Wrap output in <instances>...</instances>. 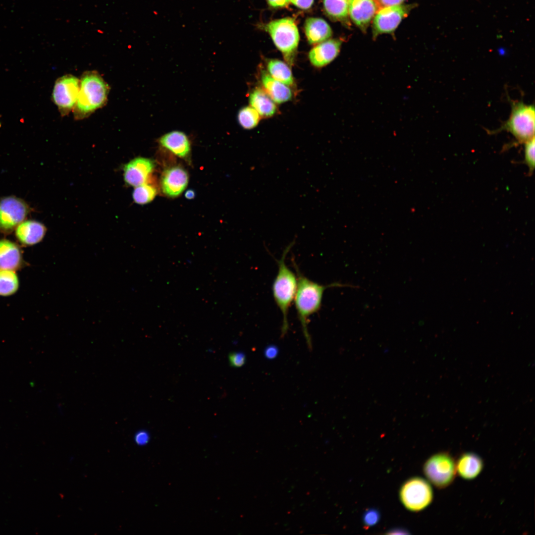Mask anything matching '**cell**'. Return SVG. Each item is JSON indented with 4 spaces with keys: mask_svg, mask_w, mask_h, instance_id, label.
<instances>
[{
    "mask_svg": "<svg viewBox=\"0 0 535 535\" xmlns=\"http://www.w3.org/2000/svg\"><path fill=\"white\" fill-rule=\"evenodd\" d=\"M298 283L295 296V306L298 319L308 342L310 344V337L307 325L309 318L321 309L323 294L326 289L331 287H351L349 284L334 282L328 285H322L313 281L303 275L294 264Z\"/></svg>",
    "mask_w": 535,
    "mask_h": 535,
    "instance_id": "6da1fadb",
    "label": "cell"
},
{
    "mask_svg": "<svg viewBox=\"0 0 535 535\" xmlns=\"http://www.w3.org/2000/svg\"><path fill=\"white\" fill-rule=\"evenodd\" d=\"M109 87L97 72H85L80 79V88L73 109L75 119H83L107 102Z\"/></svg>",
    "mask_w": 535,
    "mask_h": 535,
    "instance_id": "7a4b0ae2",
    "label": "cell"
},
{
    "mask_svg": "<svg viewBox=\"0 0 535 535\" xmlns=\"http://www.w3.org/2000/svg\"><path fill=\"white\" fill-rule=\"evenodd\" d=\"M292 246L291 244L287 246L280 259L277 260L278 270L272 287L274 301L282 314V335H284L288 329V311L295 297L298 283L297 275L288 267L285 262Z\"/></svg>",
    "mask_w": 535,
    "mask_h": 535,
    "instance_id": "3957f363",
    "label": "cell"
},
{
    "mask_svg": "<svg viewBox=\"0 0 535 535\" xmlns=\"http://www.w3.org/2000/svg\"><path fill=\"white\" fill-rule=\"evenodd\" d=\"M265 28L276 48L282 53L287 64H292L300 39L294 20L289 17L273 20Z\"/></svg>",
    "mask_w": 535,
    "mask_h": 535,
    "instance_id": "277c9868",
    "label": "cell"
},
{
    "mask_svg": "<svg viewBox=\"0 0 535 535\" xmlns=\"http://www.w3.org/2000/svg\"><path fill=\"white\" fill-rule=\"evenodd\" d=\"M535 111L534 105L522 102L511 104V111L508 119L497 131L506 130L517 140L525 143L535 138Z\"/></svg>",
    "mask_w": 535,
    "mask_h": 535,
    "instance_id": "5b68a950",
    "label": "cell"
},
{
    "mask_svg": "<svg viewBox=\"0 0 535 535\" xmlns=\"http://www.w3.org/2000/svg\"><path fill=\"white\" fill-rule=\"evenodd\" d=\"M400 499L404 506L411 511H420L431 502L432 490L424 479L415 477L406 481L401 488Z\"/></svg>",
    "mask_w": 535,
    "mask_h": 535,
    "instance_id": "8992f818",
    "label": "cell"
},
{
    "mask_svg": "<svg viewBox=\"0 0 535 535\" xmlns=\"http://www.w3.org/2000/svg\"><path fill=\"white\" fill-rule=\"evenodd\" d=\"M424 470L425 475L433 485L443 488L449 485L454 479L456 463L448 453H439L427 461Z\"/></svg>",
    "mask_w": 535,
    "mask_h": 535,
    "instance_id": "52a82bcc",
    "label": "cell"
},
{
    "mask_svg": "<svg viewBox=\"0 0 535 535\" xmlns=\"http://www.w3.org/2000/svg\"><path fill=\"white\" fill-rule=\"evenodd\" d=\"M79 88L80 79L71 74L63 75L55 81L52 99L62 116L73 110L77 102Z\"/></svg>",
    "mask_w": 535,
    "mask_h": 535,
    "instance_id": "ba28073f",
    "label": "cell"
},
{
    "mask_svg": "<svg viewBox=\"0 0 535 535\" xmlns=\"http://www.w3.org/2000/svg\"><path fill=\"white\" fill-rule=\"evenodd\" d=\"M28 204L15 196L0 199V231L11 232L25 220L30 212Z\"/></svg>",
    "mask_w": 535,
    "mask_h": 535,
    "instance_id": "9c48e42d",
    "label": "cell"
},
{
    "mask_svg": "<svg viewBox=\"0 0 535 535\" xmlns=\"http://www.w3.org/2000/svg\"><path fill=\"white\" fill-rule=\"evenodd\" d=\"M411 7L406 5L385 6L379 9L373 21V36L392 32L407 15Z\"/></svg>",
    "mask_w": 535,
    "mask_h": 535,
    "instance_id": "30bf717a",
    "label": "cell"
},
{
    "mask_svg": "<svg viewBox=\"0 0 535 535\" xmlns=\"http://www.w3.org/2000/svg\"><path fill=\"white\" fill-rule=\"evenodd\" d=\"M154 161L148 158L138 157L126 163L123 168L125 183L136 187L146 182L155 167Z\"/></svg>",
    "mask_w": 535,
    "mask_h": 535,
    "instance_id": "8fae6325",
    "label": "cell"
},
{
    "mask_svg": "<svg viewBox=\"0 0 535 535\" xmlns=\"http://www.w3.org/2000/svg\"><path fill=\"white\" fill-rule=\"evenodd\" d=\"M188 180V174L182 167L178 166L170 167L162 174L161 190L169 197H176L185 190Z\"/></svg>",
    "mask_w": 535,
    "mask_h": 535,
    "instance_id": "7c38bea8",
    "label": "cell"
},
{
    "mask_svg": "<svg viewBox=\"0 0 535 535\" xmlns=\"http://www.w3.org/2000/svg\"><path fill=\"white\" fill-rule=\"evenodd\" d=\"M379 10L376 0H349L348 14L354 23L363 31Z\"/></svg>",
    "mask_w": 535,
    "mask_h": 535,
    "instance_id": "4fadbf2b",
    "label": "cell"
},
{
    "mask_svg": "<svg viewBox=\"0 0 535 535\" xmlns=\"http://www.w3.org/2000/svg\"><path fill=\"white\" fill-rule=\"evenodd\" d=\"M341 41L337 39L326 40L314 47L309 53V59L315 67L321 68L332 61L340 52Z\"/></svg>",
    "mask_w": 535,
    "mask_h": 535,
    "instance_id": "5bb4252c",
    "label": "cell"
},
{
    "mask_svg": "<svg viewBox=\"0 0 535 535\" xmlns=\"http://www.w3.org/2000/svg\"><path fill=\"white\" fill-rule=\"evenodd\" d=\"M47 231L42 223L34 220H24L15 228V236L23 244L35 245L44 238Z\"/></svg>",
    "mask_w": 535,
    "mask_h": 535,
    "instance_id": "9a60e30c",
    "label": "cell"
},
{
    "mask_svg": "<svg viewBox=\"0 0 535 535\" xmlns=\"http://www.w3.org/2000/svg\"><path fill=\"white\" fill-rule=\"evenodd\" d=\"M261 81L262 89L275 103H283L292 99L293 94L289 87L275 80L268 72H262Z\"/></svg>",
    "mask_w": 535,
    "mask_h": 535,
    "instance_id": "2e32d148",
    "label": "cell"
},
{
    "mask_svg": "<svg viewBox=\"0 0 535 535\" xmlns=\"http://www.w3.org/2000/svg\"><path fill=\"white\" fill-rule=\"evenodd\" d=\"M160 144L180 158H185L190 153V141L185 133L179 131H172L159 139Z\"/></svg>",
    "mask_w": 535,
    "mask_h": 535,
    "instance_id": "e0dca14e",
    "label": "cell"
},
{
    "mask_svg": "<svg viewBox=\"0 0 535 535\" xmlns=\"http://www.w3.org/2000/svg\"><path fill=\"white\" fill-rule=\"evenodd\" d=\"M22 254L19 247L15 243L0 239V269L15 270L22 263Z\"/></svg>",
    "mask_w": 535,
    "mask_h": 535,
    "instance_id": "ac0fdd59",
    "label": "cell"
},
{
    "mask_svg": "<svg viewBox=\"0 0 535 535\" xmlns=\"http://www.w3.org/2000/svg\"><path fill=\"white\" fill-rule=\"evenodd\" d=\"M306 37L310 44H317L324 42L332 35L329 25L323 19L320 18H308L305 24Z\"/></svg>",
    "mask_w": 535,
    "mask_h": 535,
    "instance_id": "d6986e66",
    "label": "cell"
},
{
    "mask_svg": "<svg viewBox=\"0 0 535 535\" xmlns=\"http://www.w3.org/2000/svg\"><path fill=\"white\" fill-rule=\"evenodd\" d=\"M250 106L253 107L261 117L268 118L274 115L277 111L275 103L262 88H256L249 96Z\"/></svg>",
    "mask_w": 535,
    "mask_h": 535,
    "instance_id": "ffe728a7",
    "label": "cell"
},
{
    "mask_svg": "<svg viewBox=\"0 0 535 535\" xmlns=\"http://www.w3.org/2000/svg\"><path fill=\"white\" fill-rule=\"evenodd\" d=\"M456 471L466 480H472L477 477L483 468V463L478 455L471 453L463 454L456 464Z\"/></svg>",
    "mask_w": 535,
    "mask_h": 535,
    "instance_id": "44dd1931",
    "label": "cell"
},
{
    "mask_svg": "<svg viewBox=\"0 0 535 535\" xmlns=\"http://www.w3.org/2000/svg\"><path fill=\"white\" fill-rule=\"evenodd\" d=\"M268 73L275 80L288 86L294 84V79L288 64L282 60L272 59L267 62Z\"/></svg>",
    "mask_w": 535,
    "mask_h": 535,
    "instance_id": "7402d4cb",
    "label": "cell"
},
{
    "mask_svg": "<svg viewBox=\"0 0 535 535\" xmlns=\"http://www.w3.org/2000/svg\"><path fill=\"white\" fill-rule=\"evenodd\" d=\"M18 287L19 280L14 271L0 269V295H11L17 291Z\"/></svg>",
    "mask_w": 535,
    "mask_h": 535,
    "instance_id": "603a6c76",
    "label": "cell"
},
{
    "mask_svg": "<svg viewBox=\"0 0 535 535\" xmlns=\"http://www.w3.org/2000/svg\"><path fill=\"white\" fill-rule=\"evenodd\" d=\"M349 0H323L326 13L334 19L345 20L348 15Z\"/></svg>",
    "mask_w": 535,
    "mask_h": 535,
    "instance_id": "cb8c5ba5",
    "label": "cell"
},
{
    "mask_svg": "<svg viewBox=\"0 0 535 535\" xmlns=\"http://www.w3.org/2000/svg\"><path fill=\"white\" fill-rule=\"evenodd\" d=\"M237 118L241 127L245 129H251L258 125L261 116L253 107L247 106L239 110Z\"/></svg>",
    "mask_w": 535,
    "mask_h": 535,
    "instance_id": "d4e9b609",
    "label": "cell"
},
{
    "mask_svg": "<svg viewBox=\"0 0 535 535\" xmlns=\"http://www.w3.org/2000/svg\"><path fill=\"white\" fill-rule=\"evenodd\" d=\"M157 195L156 188L149 182L135 187L132 194L134 201L140 205L151 202Z\"/></svg>",
    "mask_w": 535,
    "mask_h": 535,
    "instance_id": "484cf974",
    "label": "cell"
},
{
    "mask_svg": "<svg viewBox=\"0 0 535 535\" xmlns=\"http://www.w3.org/2000/svg\"><path fill=\"white\" fill-rule=\"evenodd\" d=\"M524 144L525 162L532 174L535 168V138Z\"/></svg>",
    "mask_w": 535,
    "mask_h": 535,
    "instance_id": "4316f807",
    "label": "cell"
},
{
    "mask_svg": "<svg viewBox=\"0 0 535 535\" xmlns=\"http://www.w3.org/2000/svg\"><path fill=\"white\" fill-rule=\"evenodd\" d=\"M228 360L230 365L233 367L239 368L246 362V355L241 351L233 352L229 354Z\"/></svg>",
    "mask_w": 535,
    "mask_h": 535,
    "instance_id": "83f0119b",
    "label": "cell"
},
{
    "mask_svg": "<svg viewBox=\"0 0 535 535\" xmlns=\"http://www.w3.org/2000/svg\"><path fill=\"white\" fill-rule=\"evenodd\" d=\"M379 513L374 509H370L363 515V522L365 526L370 527L376 524L379 520Z\"/></svg>",
    "mask_w": 535,
    "mask_h": 535,
    "instance_id": "f1b7e54d",
    "label": "cell"
},
{
    "mask_svg": "<svg viewBox=\"0 0 535 535\" xmlns=\"http://www.w3.org/2000/svg\"><path fill=\"white\" fill-rule=\"evenodd\" d=\"M150 439L149 433L145 430H140L134 435V441L139 446H144L148 443Z\"/></svg>",
    "mask_w": 535,
    "mask_h": 535,
    "instance_id": "f546056e",
    "label": "cell"
},
{
    "mask_svg": "<svg viewBox=\"0 0 535 535\" xmlns=\"http://www.w3.org/2000/svg\"><path fill=\"white\" fill-rule=\"evenodd\" d=\"M279 353V349L275 345H269L266 347L264 350L265 357L269 360L275 358Z\"/></svg>",
    "mask_w": 535,
    "mask_h": 535,
    "instance_id": "4dcf8cb0",
    "label": "cell"
},
{
    "mask_svg": "<svg viewBox=\"0 0 535 535\" xmlns=\"http://www.w3.org/2000/svg\"><path fill=\"white\" fill-rule=\"evenodd\" d=\"M314 0H290V1L297 7L307 9L310 8L313 4Z\"/></svg>",
    "mask_w": 535,
    "mask_h": 535,
    "instance_id": "1f68e13d",
    "label": "cell"
},
{
    "mask_svg": "<svg viewBox=\"0 0 535 535\" xmlns=\"http://www.w3.org/2000/svg\"><path fill=\"white\" fill-rule=\"evenodd\" d=\"M268 4L272 7H285L287 6L290 0H267Z\"/></svg>",
    "mask_w": 535,
    "mask_h": 535,
    "instance_id": "d6a6232c",
    "label": "cell"
},
{
    "mask_svg": "<svg viewBox=\"0 0 535 535\" xmlns=\"http://www.w3.org/2000/svg\"><path fill=\"white\" fill-rule=\"evenodd\" d=\"M405 0H379L382 4L385 6H392L400 4Z\"/></svg>",
    "mask_w": 535,
    "mask_h": 535,
    "instance_id": "836d02e7",
    "label": "cell"
},
{
    "mask_svg": "<svg viewBox=\"0 0 535 535\" xmlns=\"http://www.w3.org/2000/svg\"><path fill=\"white\" fill-rule=\"evenodd\" d=\"M195 193L193 190H188L185 193V197L188 199H192L195 197Z\"/></svg>",
    "mask_w": 535,
    "mask_h": 535,
    "instance_id": "e575fe53",
    "label": "cell"
},
{
    "mask_svg": "<svg viewBox=\"0 0 535 535\" xmlns=\"http://www.w3.org/2000/svg\"><path fill=\"white\" fill-rule=\"evenodd\" d=\"M388 534H408V533L406 532V531L404 530H402L401 529H396L395 530H393L390 531V533H388Z\"/></svg>",
    "mask_w": 535,
    "mask_h": 535,
    "instance_id": "d590c367",
    "label": "cell"
}]
</instances>
